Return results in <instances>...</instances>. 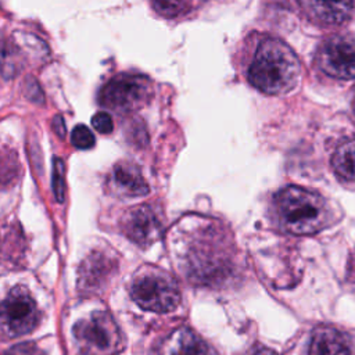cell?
<instances>
[{
	"instance_id": "obj_7",
	"label": "cell",
	"mask_w": 355,
	"mask_h": 355,
	"mask_svg": "<svg viewBox=\"0 0 355 355\" xmlns=\"http://www.w3.org/2000/svg\"><path fill=\"white\" fill-rule=\"evenodd\" d=\"M319 68L336 79L355 78V39L334 35L326 39L318 50Z\"/></svg>"
},
{
	"instance_id": "obj_13",
	"label": "cell",
	"mask_w": 355,
	"mask_h": 355,
	"mask_svg": "<svg viewBox=\"0 0 355 355\" xmlns=\"http://www.w3.org/2000/svg\"><path fill=\"white\" fill-rule=\"evenodd\" d=\"M336 173L349 182H355V139L341 143L331 157Z\"/></svg>"
},
{
	"instance_id": "obj_9",
	"label": "cell",
	"mask_w": 355,
	"mask_h": 355,
	"mask_svg": "<svg viewBox=\"0 0 355 355\" xmlns=\"http://www.w3.org/2000/svg\"><path fill=\"white\" fill-rule=\"evenodd\" d=\"M108 184L115 194L122 197H141L148 193V184L140 169L128 161L118 162L112 168Z\"/></svg>"
},
{
	"instance_id": "obj_2",
	"label": "cell",
	"mask_w": 355,
	"mask_h": 355,
	"mask_svg": "<svg viewBox=\"0 0 355 355\" xmlns=\"http://www.w3.org/2000/svg\"><path fill=\"white\" fill-rule=\"evenodd\" d=\"M280 227L293 234H312L327 225L329 209L323 197L298 186H287L275 197Z\"/></svg>"
},
{
	"instance_id": "obj_16",
	"label": "cell",
	"mask_w": 355,
	"mask_h": 355,
	"mask_svg": "<svg viewBox=\"0 0 355 355\" xmlns=\"http://www.w3.org/2000/svg\"><path fill=\"white\" fill-rule=\"evenodd\" d=\"M53 190L57 200H64V164L61 159H54L53 164Z\"/></svg>"
},
{
	"instance_id": "obj_6",
	"label": "cell",
	"mask_w": 355,
	"mask_h": 355,
	"mask_svg": "<svg viewBox=\"0 0 355 355\" xmlns=\"http://www.w3.org/2000/svg\"><path fill=\"white\" fill-rule=\"evenodd\" d=\"M40 313L25 287L17 286L8 291L1 304V329L7 337H19L32 331Z\"/></svg>"
},
{
	"instance_id": "obj_11",
	"label": "cell",
	"mask_w": 355,
	"mask_h": 355,
	"mask_svg": "<svg viewBox=\"0 0 355 355\" xmlns=\"http://www.w3.org/2000/svg\"><path fill=\"white\" fill-rule=\"evenodd\" d=\"M308 355H355V349L347 334L330 326H320L312 333Z\"/></svg>"
},
{
	"instance_id": "obj_5",
	"label": "cell",
	"mask_w": 355,
	"mask_h": 355,
	"mask_svg": "<svg viewBox=\"0 0 355 355\" xmlns=\"http://www.w3.org/2000/svg\"><path fill=\"white\" fill-rule=\"evenodd\" d=\"M73 334L89 355H112L121 347V334L114 319L105 312H94L73 327Z\"/></svg>"
},
{
	"instance_id": "obj_1",
	"label": "cell",
	"mask_w": 355,
	"mask_h": 355,
	"mask_svg": "<svg viewBox=\"0 0 355 355\" xmlns=\"http://www.w3.org/2000/svg\"><path fill=\"white\" fill-rule=\"evenodd\" d=\"M301 65L295 53L282 40L262 39L247 68L248 82L265 94H284L295 87Z\"/></svg>"
},
{
	"instance_id": "obj_8",
	"label": "cell",
	"mask_w": 355,
	"mask_h": 355,
	"mask_svg": "<svg viewBox=\"0 0 355 355\" xmlns=\"http://www.w3.org/2000/svg\"><path fill=\"white\" fill-rule=\"evenodd\" d=\"M122 227L125 234L139 245H147L158 239L161 222L150 205H139L125 215Z\"/></svg>"
},
{
	"instance_id": "obj_20",
	"label": "cell",
	"mask_w": 355,
	"mask_h": 355,
	"mask_svg": "<svg viewBox=\"0 0 355 355\" xmlns=\"http://www.w3.org/2000/svg\"><path fill=\"white\" fill-rule=\"evenodd\" d=\"M352 110L355 112V93H354V98H352Z\"/></svg>"
},
{
	"instance_id": "obj_17",
	"label": "cell",
	"mask_w": 355,
	"mask_h": 355,
	"mask_svg": "<svg viewBox=\"0 0 355 355\" xmlns=\"http://www.w3.org/2000/svg\"><path fill=\"white\" fill-rule=\"evenodd\" d=\"M92 125L93 128L103 133V135H107V133H111L112 129H114V121H112V116L105 112V111H98L93 115L92 118Z\"/></svg>"
},
{
	"instance_id": "obj_18",
	"label": "cell",
	"mask_w": 355,
	"mask_h": 355,
	"mask_svg": "<svg viewBox=\"0 0 355 355\" xmlns=\"http://www.w3.org/2000/svg\"><path fill=\"white\" fill-rule=\"evenodd\" d=\"M4 355H43V352L37 345L32 343H24L10 348Z\"/></svg>"
},
{
	"instance_id": "obj_10",
	"label": "cell",
	"mask_w": 355,
	"mask_h": 355,
	"mask_svg": "<svg viewBox=\"0 0 355 355\" xmlns=\"http://www.w3.org/2000/svg\"><path fill=\"white\" fill-rule=\"evenodd\" d=\"M302 11L322 25H340L352 11V0H300Z\"/></svg>"
},
{
	"instance_id": "obj_15",
	"label": "cell",
	"mask_w": 355,
	"mask_h": 355,
	"mask_svg": "<svg viewBox=\"0 0 355 355\" xmlns=\"http://www.w3.org/2000/svg\"><path fill=\"white\" fill-rule=\"evenodd\" d=\"M71 143L79 150H89L94 146L96 139L93 132L86 125H78L71 133Z\"/></svg>"
},
{
	"instance_id": "obj_4",
	"label": "cell",
	"mask_w": 355,
	"mask_h": 355,
	"mask_svg": "<svg viewBox=\"0 0 355 355\" xmlns=\"http://www.w3.org/2000/svg\"><path fill=\"white\" fill-rule=\"evenodd\" d=\"M151 82L137 73H121L100 90L98 103L115 112L130 114L143 108L151 98Z\"/></svg>"
},
{
	"instance_id": "obj_3",
	"label": "cell",
	"mask_w": 355,
	"mask_h": 355,
	"mask_svg": "<svg viewBox=\"0 0 355 355\" xmlns=\"http://www.w3.org/2000/svg\"><path fill=\"white\" fill-rule=\"evenodd\" d=\"M130 295L143 309L173 311L180 302V291L173 277L159 269H143L132 282Z\"/></svg>"
},
{
	"instance_id": "obj_14",
	"label": "cell",
	"mask_w": 355,
	"mask_h": 355,
	"mask_svg": "<svg viewBox=\"0 0 355 355\" xmlns=\"http://www.w3.org/2000/svg\"><path fill=\"white\" fill-rule=\"evenodd\" d=\"M153 8L164 17H176L186 11L187 0H150Z\"/></svg>"
},
{
	"instance_id": "obj_19",
	"label": "cell",
	"mask_w": 355,
	"mask_h": 355,
	"mask_svg": "<svg viewBox=\"0 0 355 355\" xmlns=\"http://www.w3.org/2000/svg\"><path fill=\"white\" fill-rule=\"evenodd\" d=\"M244 355H277L275 351L261 347V345H255L252 347L250 351H247Z\"/></svg>"
},
{
	"instance_id": "obj_12",
	"label": "cell",
	"mask_w": 355,
	"mask_h": 355,
	"mask_svg": "<svg viewBox=\"0 0 355 355\" xmlns=\"http://www.w3.org/2000/svg\"><path fill=\"white\" fill-rule=\"evenodd\" d=\"M161 355H216V352L193 330L180 327L164 341Z\"/></svg>"
}]
</instances>
